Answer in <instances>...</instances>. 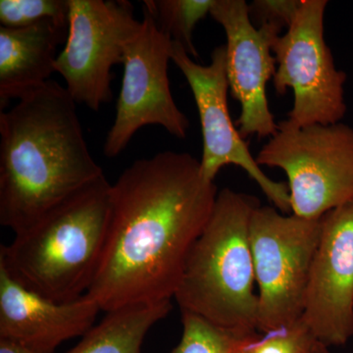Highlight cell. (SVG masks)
Returning a JSON list of instances; mask_svg holds the SVG:
<instances>
[{
    "label": "cell",
    "mask_w": 353,
    "mask_h": 353,
    "mask_svg": "<svg viewBox=\"0 0 353 353\" xmlns=\"http://www.w3.org/2000/svg\"><path fill=\"white\" fill-rule=\"evenodd\" d=\"M141 27L127 0H69L68 37L55 72L76 103L99 111L111 101V69L123 63Z\"/></svg>",
    "instance_id": "8"
},
{
    "label": "cell",
    "mask_w": 353,
    "mask_h": 353,
    "mask_svg": "<svg viewBox=\"0 0 353 353\" xmlns=\"http://www.w3.org/2000/svg\"><path fill=\"white\" fill-rule=\"evenodd\" d=\"M327 6V0H301L292 24L272 44L274 88L278 94L292 88L294 104L287 120L299 127L336 124L347 113V74L336 69L325 41Z\"/></svg>",
    "instance_id": "7"
},
{
    "label": "cell",
    "mask_w": 353,
    "mask_h": 353,
    "mask_svg": "<svg viewBox=\"0 0 353 353\" xmlns=\"http://www.w3.org/2000/svg\"><path fill=\"white\" fill-rule=\"evenodd\" d=\"M171 310V301H165L109 311L68 353H143L146 334Z\"/></svg>",
    "instance_id": "15"
},
{
    "label": "cell",
    "mask_w": 353,
    "mask_h": 353,
    "mask_svg": "<svg viewBox=\"0 0 353 353\" xmlns=\"http://www.w3.org/2000/svg\"><path fill=\"white\" fill-rule=\"evenodd\" d=\"M0 353H46L32 350L17 341L0 339Z\"/></svg>",
    "instance_id": "20"
},
{
    "label": "cell",
    "mask_w": 353,
    "mask_h": 353,
    "mask_svg": "<svg viewBox=\"0 0 353 353\" xmlns=\"http://www.w3.org/2000/svg\"><path fill=\"white\" fill-rule=\"evenodd\" d=\"M301 0H254L248 14L255 27H268L278 32L289 29L296 18Z\"/></svg>",
    "instance_id": "19"
},
{
    "label": "cell",
    "mask_w": 353,
    "mask_h": 353,
    "mask_svg": "<svg viewBox=\"0 0 353 353\" xmlns=\"http://www.w3.org/2000/svg\"><path fill=\"white\" fill-rule=\"evenodd\" d=\"M214 0H145L143 10L152 15L158 28L182 44L190 57L196 59L199 52L194 43L197 23L210 15Z\"/></svg>",
    "instance_id": "16"
},
{
    "label": "cell",
    "mask_w": 353,
    "mask_h": 353,
    "mask_svg": "<svg viewBox=\"0 0 353 353\" xmlns=\"http://www.w3.org/2000/svg\"><path fill=\"white\" fill-rule=\"evenodd\" d=\"M111 183L99 176L0 248V264L17 282L57 303L87 294L108 238Z\"/></svg>",
    "instance_id": "3"
},
{
    "label": "cell",
    "mask_w": 353,
    "mask_h": 353,
    "mask_svg": "<svg viewBox=\"0 0 353 353\" xmlns=\"http://www.w3.org/2000/svg\"><path fill=\"white\" fill-rule=\"evenodd\" d=\"M256 333H259V332H256ZM256 333H254V334H256ZM254 334H250V336H248V338H246V340L245 341H243V345H241L240 348H239V350H236V353H246V352H245L246 343H248V341L250 340V339L252 338V336Z\"/></svg>",
    "instance_id": "22"
},
{
    "label": "cell",
    "mask_w": 353,
    "mask_h": 353,
    "mask_svg": "<svg viewBox=\"0 0 353 353\" xmlns=\"http://www.w3.org/2000/svg\"><path fill=\"white\" fill-rule=\"evenodd\" d=\"M211 17L226 34V68L232 97L241 105L236 126L243 139L272 138L278 131L267 99V83L273 79L276 61L272 44L280 32L255 27L245 0H214Z\"/></svg>",
    "instance_id": "11"
},
{
    "label": "cell",
    "mask_w": 353,
    "mask_h": 353,
    "mask_svg": "<svg viewBox=\"0 0 353 353\" xmlns=\"http://www.w3.org/2000/svg\"><path fill=\"white\" fill-rule=\"evenodd\" d=\"M259 204L256 197L245 192H218L174 296L181 310L236 333L257 332L259 296L254 292L250 225Z\"/></svg>",
    "instance_id": "4"
},
{
    "label": "cell",
    "mask_w": 353,
    "mask_h": 353,
    "mask_svg": "<svg viewBox=\"0 0 353 353\" xmlns=\"http://www.w3.org/2000/svg\"><path fill=\"white\" fill-rule=\"evenodd\" d=\"M183 334L172 353H236L250 334L230 331L201 316L182 311Z\"/></svg>",
    "instance_id": "17"
},
{
    "label": "cell",
    "mask_w": 353,
    "mask_h": 353,
    "mask_svg": "<svg viewBox=\"0 0 353 353\" xmlns=\"http://www.w3.org/2000/svg\"><path fill=\"white\" fill-rule=\"evenodd\" d=\"M260 166L285 172L292 214L318 220L353 199V128L299 127L288 120L262 146Z\"/></svg>",
    "instance_id": "5"
},
{
    "label": "cell",
    "mask_w": 353,
    "mask_h": 353,
    "mask_svg": "<svg viewBox=\"0 0 353 353\" xmlns=\"http://www.w3.org/2000/svg\"><path fill=\"white\" fill-rule=\"evenodd\" d=\"M171 60L189 83L196 101L202 134V175L214 182L223 167H241L259 185L274 208L285 214L290 210L288 183L269 178L234 124L228 108L226 48L217 46L209 65L194 61L182 44L173 41Z\"/></svg>",
    "instance_id": "10"
},
{
    "label": "cell",
    "mask_w": 353,
    "mask_h": 353,
    "mask_svg": "<svg viewBox=\"0 0 353 353\" xmlns=\"http://www.w3.org/2000/svg\"><path fill=\"white\" fill-rule=\"evenodd\" d=\"M320 234L321 218L305 219L260 204L253 210L250 243L259 287V333L288 328L303 318Z\"/></svg>",
    "instance_id": "6"
},
{
    "label": "cell",
    "mask_w": 353,
    "mask_h": 353,
    "mask_svg": "<svg viewBox=\"0 0 353 353\" xmlns=\"http://www.w3.org/2000/svg\"><path fill=\"white\" fill-rule=\"evenodd\" d=\"M69 0H0L1 27L23 28L44 20L68 23Z\"/></svg>",
    "instance_id": "18"
},
{
    "label": "cell",
    "mask_w": 353,
    "mask_h": 353,
    "mask_svg": "<svg viewBox=\"0 0 353 353\" xmlns=\"http://www.w3.org/2000/svg\"><path fill=\"white\" fill-rule=\"evenodd\" d=\"M101 309L85 294L57 303L24 287L0 264V339L46 353L64 341L83 336Z\"/></svg>",
    "instance_id": "13"
},
{
    "label": "cell",
    "mask_w": 353,
    "mask_h": 353,
    "mask_svg": "<svg viewBox=\"0 0 353 353\" xmlns=\"http://www.w3.org/2000/svg\"><path fill=\"white\" fill-rule=\"evenodd\" d=\"M68 23L44 20L23 28L0 27V106L22 99L50 81Z\"/></svg>",
    "instance_id": "14"
},
{
    "label": "cell",
    "mask_w": 353,
    "mask_h": 353,
    "mask_svg": "<svg viewBox=\"0 0 353 353\" xmlns=\"http://www.w3.org/2000/svg\"><path fill=\"white\" fill-rule=\"evenodd\" d=\"M218 192L190 153L134 161L111 185L108 238L85 294L105 312L174 299Z\"/></svg>",
    "instance_id": "1"
},
{
    "label": "cell",
    "mask_w": 353,
    "mask_h": 353,
    "mask_svg": "<svg viewBox=\"0 0 353 353\" xmlns=\"http://www.w3.org/2000/svg\"><path fill=\"white\" fill-rule=\"evenodd\" d=\"M103 175L77 103L48 81L0 113V224L18 234Z\"/></svg>",
    "instance_id": "2"
},
{
    "label": "cell",
    "mask_w": 353,
    "mask_h": 353,
    "mask_svg": "<svg viewBox=\"0 0 353 353\" xmlns=\"http://www.w3.org/2000/svg\"><path fill=\"white\" fill-rule=\"evenodd\" d=\"M310 353H332L330 352L329 347L326 345H322L319 341H316L315 345H313L312 350Z\"/></svg>",
    "instance_id": "21"
},
{
    "label": "cell",
    "mask_w": 353,
    "mask_h": 353,
    "mask_svg": "<svg viewBox=\"0 0 353 353\" xmlns=\"http://www.w3.org/2000/svg\"><path fill=\"white\" fill-rule=\"evenodd\" d=\"M172 46L170 37L143 10L141 29L125 50L115 119L103 146L106 157H118L148 125L164 128L176 139L187 138L190 120L174 101L169 81Z\"/></svg>",
    "instance_id": "9"
},
{
    "label": "cell",
    "mask_w": 353,
    "mask_h": 353,
    "mask_svg": "<svg viewBox=\"0 0 353 353\" xmlns=\"http://www.w3.org/2000/svg\"><path fill=\"white\" fill-rule=\"evenodd\" d=\"M301 319L326 347L353 336V199L321 218Z\"/></svg>",
    "instance_id": "12"
}]
</instances>
